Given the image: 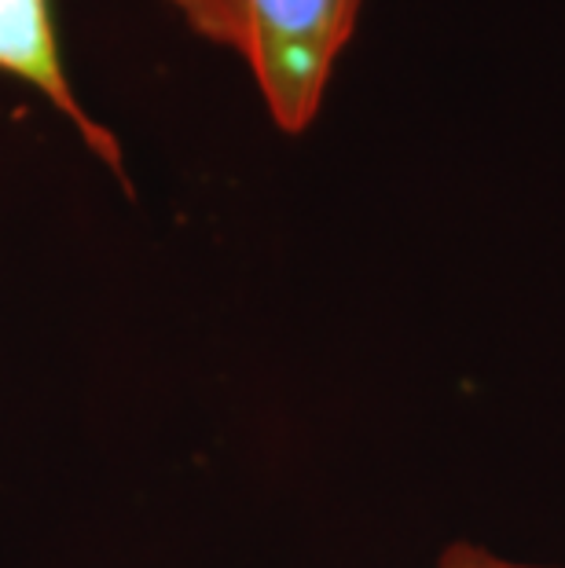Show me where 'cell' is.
Listing matches in <instances>:
<instances>
[{"mask_svg":"<svg viewBox=\"0 0 565 568\" xmlns=\"http://www.w3.org/2000/svg\"><path fill=\"white\" fill-rule=\"evenodd\" d=\"M441 568H544V565H518V561H503L485 547H474V542H452L448 550L441 554Z\"/></svg>","mask_w":565,"mask_h":568,"instance_id":"3957f363","label":"cell"},{"mask_svg":"<svg viewBox=\"0 0 565 568\" xmlns=\"http://www.w3.org/2000/svg\"><path fill=\"white\" fill-rule=\"evenodd\" d=\"M0 74L22 81L41 100L63 114L81 143L95 154L118 180L125 184V159L122 143L111 129H103L78 100L74 84L67 78L63 52H59V33L52 19V0H0Z\"/></svg>","mask_w":565,"mask_h":568,"instance_id":"7a4b0ae2","label":"cell"},{"mask_svg":"<svg viewBox=\"0 0 565 568\" xmlns=\"http://www.w3.org/2000/svg\"><path fill=\"white\" fill-rule=\"evenodd\" d=\"M195 38L243 59L272 122L302 136L360 19L364 0H165Z\"/></svg>","mask_w":565,"mask_h":568,"instance_id":"6da1fadb","label":"cell"}]
</instances>
